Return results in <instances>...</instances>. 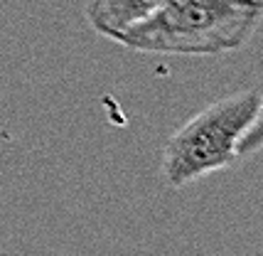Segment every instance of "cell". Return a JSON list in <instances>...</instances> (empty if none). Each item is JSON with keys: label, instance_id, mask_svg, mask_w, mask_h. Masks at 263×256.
<instances>
[{"label": "cell", "instance_id": "6da1fadb", "mask_svg": "<svg viewBox=\"0 0 263 256\" xmlns=\"http://www.w3.org/2000/svg\"><path fill=\"white\" fill-rule=\"evenodd\" d=\"M263 20V0H165L118 45L143 54L217 57L246 45Z\"/></svg>", "mask_w": 263, "mask_h": 256}, {"label": "cell", "instance_id": "7a4b0ae2", "mask_svg": "<svg viewBox=\"0 0 263 256\" xmlns=\"http://www.w3.org/2000/svg\"><path fill=\"white\" fill-rule=\"evenodd\" d=\"M261 92L246 89L204 106L177 128L162 151V177L184 187L239 160V143L256 118Z\"/></svg>", "mask_w": 263, "mask_h": 256}, {"label": "cell", "instance_id": "3957f363", "mask_svg": "<svg viewBox=\"0 0 263 256\" xmlns=\"http://www.w3.org/2000/svg\"><path fill=\"white\" fill-rule=\"evenodd\" d=\"M165 0H86V20L93 32L118 42L128 30L155 12Z\"/></svg>", "mask_w": 263, "mask_h": 256}, {"label": "cell", "instance_id": "277c9868", "mask_svg": "<svg viewBox=\"0 0 263 256\" xmlns=\"http://www.w3.org/2000/svg\"><path fill=\"white\" fill-rule=\"evenodd\" d=\"M258 151H263V96L261 104H258V111H256V118L251 121V126L246 128V133L239 143V158L256 155Z\"/></svg>", "mask_w": 263, "mask_h": 256}]
</instances>
